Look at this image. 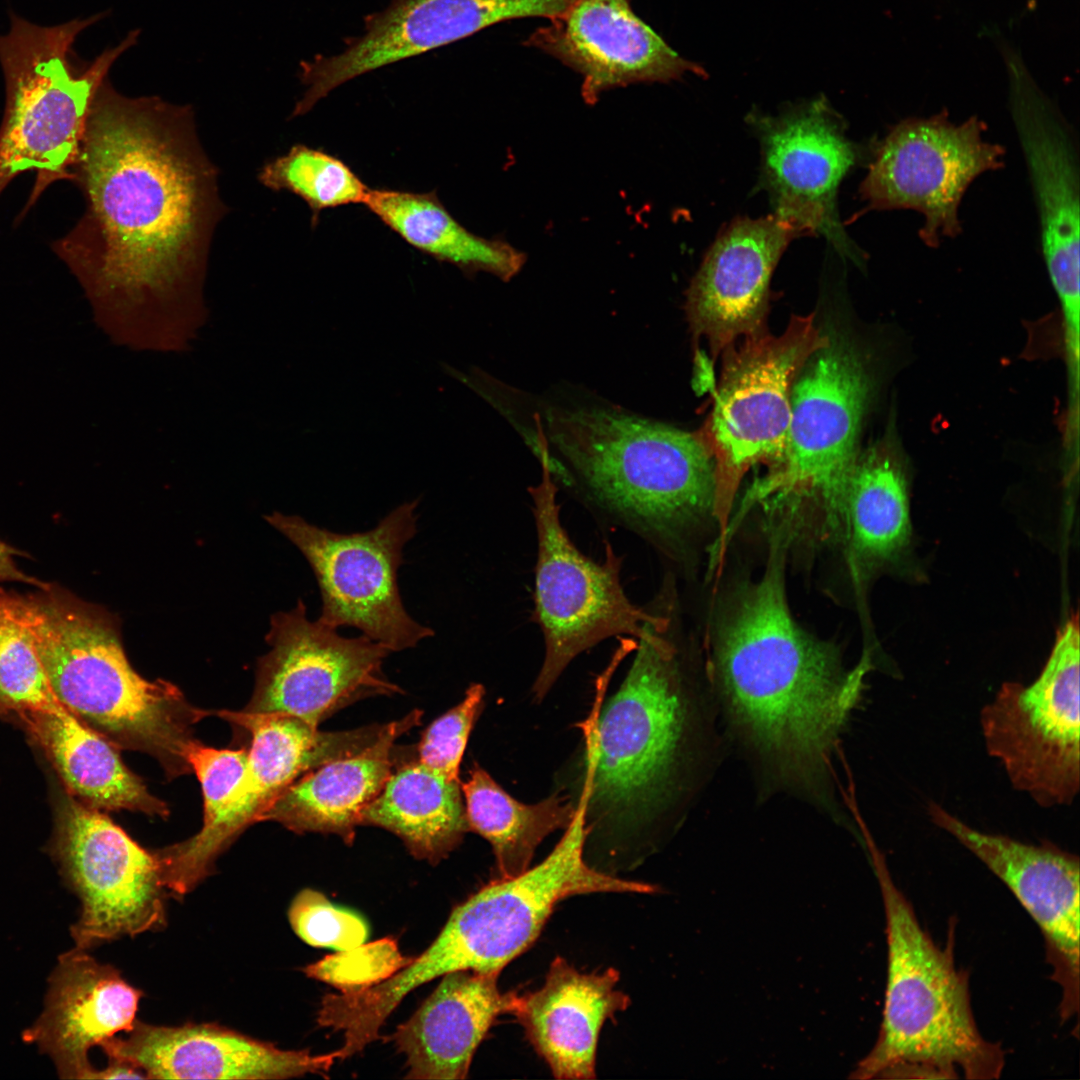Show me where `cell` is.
Instances as JSON below:
<instances>
[{
	"instance_id": "obj_1",
	"label": "cell",
	"mask_w": 1080,
	"mask_h": 1080,
	"mask_svg": "<svg viewBox=\"0 0 1080 1080\" xmlns=\"http://www.w3.org/2000/svg\"><path fill=\"white\" fill-rule=\"evenodd\" d=\"M73 175L86 210L52 248L101 325L120 339L128 320L201 314L209 245L226 208L191 106L126 97L105 79Z\"/></svg>"
},
{
	"instance_id": "obj_2",
	"label": "cell",
	"mask_w": 1080,
	"mask_h": 1080,
	"mask_svg": "<svg viewBox=\"0 0 1080 1080\" xmlns=\"http://www.w3.org/2000/svg\"><path fill=\"white\" fill-rule=\"evenodd\" d=\"M651 603L624 679L586 721L571 784L557 788L583 801L584 855L653 851L673 832L689 791L697 707L671 605L661 596Z\"/></svg>"
},
{
	"instance_id": "obj_3",
	"label": "cell",
	"mask_w": 1080,
	"mask_h": 1080,
	"mask_svg": "<svg viewBox=\"0 0 1080 1080\" xmlns=\"http://www.w3.org/2000/svg\"><path fill=\"white\" fill-rule=\"evenodd\" d=\"M763 575L746 584L718 621L712 674L728 716L782 779L814 787L871 669L845 671L839 650L804 631L785 591L787 541L772 534Z\"/></svg>"
},
{
	"instance_id": "obj_4",
	"label": "cell",
	"mask_w": 1080,
	"mask_h": 1080,
	"mask_svg": "<svg viewBox=\"0 0 1080 1080\" xmlns=\"http://www.w3.org/2000/svg\"><path fill=\"white\" fill-rule=\"evenodd\" d=\"M547 435L603 520L675 557L709 517L716 474L697 432L606 407H551Z\"/></svg>"
},
{
	"instance_id": "obj_5",
	"label": "cell",
	"mask_w": 1080,
	"mask_h": 1080,
	"mask_svg": "<svg viewBox=\"0 0 1080 1080\" xmlns=\"http://www.w3.org/2000/svg\"><path fill=\"white\" fill-rule=\"evenodd\" d=\"M4 596L68 711L112 744L151 754L170 776L190 771L185 748L207 713L172 683L148 681L132 668L116 617L52 584Z\"/></svg>"
},
{
	"instance_id": "obj_6",
	"label": "cell",
	"mask_w": 1080,
	"mask_h": 1080,
	"mask_svg": "<svg viewBox=\"0 0 1080 1080\" xmlns=\"http://www.w3.org/2000/svg\"><path fill=\"white\" fill-rule=\"evenodd\" d=\"M865 840L884 906L887 981L878 1037L850 1078L998 1079L1004 1051L977 1027L968 976L956 967L952 945L934 943L884 855L870 835Z\"/></svg>"
},
{
	"instance_id": "obj_7",
	"label": "cell",
	"mask_w": 1080,
	"mask_h": 1080,
	"mask_svg": "<svg viewBox=\"0 0 1080 1080\" xmlns=\"http://www.w3.org/2000/svg\"><path fill=\"white\" fill-rule=\"evenodd\" d=\"M873 389L866 363L849 342L830 338L798 373L781 458L749 487L743 506L780 521L775 530L842 539L849 483L862 420Z\"/></svg>"
},
{
	"instance_id": "obj_8",
	"label": "cell",
	"mask_w": 1080,
	"mask_h": 1080,
	"mask_svg": "<svg viewBox=\"0 0 1080 1080\" xmlns=\"http://www.w3.org/2000/svg\"><path fill=\"white\" fill-rule=\"evenodd\" d=\"M103 15L44 27L11 13L10 30L0 35L6 85L0 126V194L19 174L35 171L26 209L50 184L74 179L93 98L113 63L137 43L139 31L133 30L92 62H76V37Z\"/></svg>"
},
{
	"instance_id": "obj_9",
	"label": "cell",
	"mask_w": 1080,
	"mask_h": 1080,
	"mask_svg": "<svg viewBox=\"0 0 1080 1080\" xmlns=\"http://www.w3.org/2000/svg\"><path fill=\"white\" fill-rule=\"evenodd\" d=\"M815 314L793 315L785 331L745 337L723 352L711 412L697 434L713 458L716 518L725 520L744 475L782 456L791 419L793 383L830 337Z\"/></svg>"
},
{
	"instance_id": "obj_10",
	"label": "cell",
	"mask_w": 1080,
	"mask_h": 1080,
	"mask_svg": "<svg viewBox=\"0 0 1080 1080\" xmlns=\"http://www.w3.org/2000/svg\"><path fill=\"white\" fill-rule=\"evenodd\" d=\"M542 479L529 489L537 537L534 618L544 641V656L531 688L544 700L581 653L616 636L640 635L653 615L652 603L639 606L621 582V559L606 545L605 559L583 554L561 520L557 486L541 458Z\"/></svg>"
},
{
	"instance_id": "obj_11",
	"label": "cell",
	"mask_w": 1080,
	"mask_h": 1080,
	"mask_svg": "<svg viewBox=\"0 0 1080 1080\" xmlns=\"http://www.w3.org/2000/svg\"><path fill=\"white\" fill-rule=\"evenodd\" d=\"M418 502H405L374 528L349 534L298 515L265 516L309 563L320 590V622L335 629L357 628L391 652L414 648L434 635L407 612L397 580L403 549L417 532Z\"/></svg>"
},
{
	"instance_id": "obj_12",
	"label": "cell",
	"mask_w": 1080,
	"mask_h": 1080,
	"mask_svg": "<svg viewBox=\"0 0 1080 1080\" xmlns=\"http://www.w3.org/2000/svg\"><path fill=\"white\" fill-rule=\"evenodd\" d=\"M1079 657L1074 616L1035 681L1004 683L980 712L987 753L1014 789L1046 808L1070 805L1080 788Z\"/></svg>"
},
{
	"instance_id": "obj_13",
	"label": "cell",
	"mask_w": 1080,
	"mask_h": 1080,
	"mask_svg": "<svg viewBox=\"0 0 1080 1080\" xmlns=\"http://www.w3.org/2000/svg\"><path fill=\"white\" fill-rule=\"evenodd\" d=\"M252 737L245 771L227 800L188 840L156 851L161 877L175 898L194 890L212 871L218 855L299 776L332 760L359 752L378 737V727L322 732L295 716L221 711Z\"/></svg>"
},
{
	"instance_id": "obj_14",
	"label": "cell",
	"mask_w": 1080,
	"mask_h": 1080,
	"mask_svg": "<svg viewBox=\"0 0 1080 1080\" xmlns=\"http://www.w3.org/2000/svg\"><path fill=\"white\" fill-rule=\"evenodd\" d=\"M983 121L954 124L945 111L893 126L877 145L860 185L867 210H915L919 237L930 248L962 231L959 207L981 174L1003 167L1004 148L984 139Z\"/></svg>"
},
{
	"instance_id": "obj_15",
	"label": "cell",
	"mask_w": 1080,
	"mask_h": 1080,
	"mask_svg": "<svg viewBox=\"0 0 1080 1080\" xmlns=\"http://www.w3.org/2000/svg\"><path fill=\"white\" fill-rule=\"evenodd\" d=\"M56 854L81 902L72 926L76 948L87 950L166 925L159 860L99 809L69 796L60 808Z\"/></svg>"
},
{
	"instance_id": "obj_16",
	"label": "cell",
	"mask_w": 1080,
	"mask_h": 1080,
	"mask_svg": "<svg viewBox=\"0 0 1080 1080\" xmlns=\"http://www.w3.org/2000/svg\"><path fill=\"white\" fill-rule=\"evenodd\" d=\"M308 618L299 599L289 611L271 616L259 658L256 686L246 711L295 716L318 727L331 713L364 696L400 689L384 675L391 651L365 635L344 637Z\"/></svg>"
},
{
	"instance_id": "obj_17",
	"label": "cell",
	"mask_w": 1080,
	"mask_h": 1080,
	"mask_svg": "<svg viewBox=\"0 0 1080 1080\" xmlns=\"http://www.w3.org/2000/svg\"><path fill=\"white\" fill-rule=\"evenodd\" d=\"M577 0H390L366 17L360 36L334 55L300 64L306 90L296 110L306 114L340 85L389 64L468 37L496 23L525 17L548 20Z\"/></svg>"
},
{
	"instance_id": "obj_18",
	"label": "cell",
	"mask_w": 1080,
	"mask_h": 1080,
	"mask_svg": "<svg viewBox=\"0 0 1080 1080\" xmlns=\"http://www.w3.org/2000/svg\"><path fill=\"white\" fill-rule=\"evenodd\" d=\"M928 815L977 857L1014 894L1045 940L1052 979L1059 984L1062 1021L1079 1009L1080 861L1050 841L1028 844L979 831L936 802Z\"/></svg>"
},
{
	"instance_id": "obj_19",
	"label": "cell",
	"mask_w": 1080,
	"mask_h": 1080,
	"mask_svg": "<svg viewBox=\"0 0 1080 1080\" xmlns=\"http://www.w3.org/2000/svg\"><path fill=\"white\" fill-rule=\"evenodd\" d=\"M758 122L764 184L775 202V214L806 235L824 234L841 253L862 260L836 211L839 184L854 166L857 151L825 98Z\"/></svg>"
},
{
	"instance_id": "obj_20",
	"label": "cell",
	"mask_w": 1080,
	"mask_h": 1080,
	"mask_svg": "<svg viewBox=\"0 0 1080 1080\" xmlns=\"http://www.w3.org/2000/svg\"><path fill=\"white\" fill-rule=\"evenodd\" d=\"M806 235L777 214L737 218L707 252L687 292L685 310L696 344L704 340L714 363L742 338L763 333L769 284L781 255Z\"/></svg>"
},
{
	"instance_id": "obj_21",
	"label": "cell",
	"mask_w": 1080,
	"mask_h": 1080,
	"mask_svg": "<svg viewBox=\"0 0 1080 1080\" xmlns=\"http://www.w3.org/2000/svg\"><path fill=\"white\" fill-rule=\"evenodd\" d=\"M633 0H577L537 28L524 45L558 59L582 76L581 95L595 104L608 90L666 83L705 69L681 57L633 11Z\"/></svg>"
},
{
	"instance_id": "obj_22",
	"label": "cell",
	"mask_w": 1080,
	"mask_h": 1080,
	"mask_svg": "<svg viewBox=\"0 0 1080 1080\" xmlns=\"http://www.w3.org/2000/svg\"><path fill=\"white\" fill-rule=\"evenodd\" d=\"M1012 118L1036 203L1042 253L1061 305L1064 335L1080 334V168L1064 118L1032 90L1016 86Z\"/></svg>"
},
{
	"instance_id": "obj_23",
	"label": "cell",
	"mask_w": 1080,
	"mask_h": 1080,
	"mask_svg": "<svg viewBox=\"0 0 1080 1080\" xmlns=\"http://www.w3.org/2000/svg\"><path fill=\"white\" fill-rule=\"evenodd\" d=\"M108 1058L138 1067L146 1079H287L327 1074L337 1051L282 1050L212 1023L159 1026L136 1020L126 1036L100 1044Z\"/></svg>"
},
{
	"instance_id": "obj_24",
	"label": "cell",
	"mask_w": 1080,
	"mask_h": 1080,
	"mask_svg": "<svg viewBox=\"0 0 1080 1080\" xmlns=\"http://www.w3.org/2000/svg\"><path fill=\"white\" fill-rule=\"evenodd\" d=\"M142 996L118 969L75 948L60 957L45 1008L24 1040L47 1053L62 1078L95 1079L90 1049L133 1028Z\"/></svg>"
},
{
	"instance_id": "obj_25",
	"label": "cell",
	"mask_w": 1080,
	"mask_h": 1080,
	"mask_svg": "<svg viewBox=\"0 0 1080 1080\" xmlns=\"http://www.w3.org/2000/svg\"><path fill=\"white\" fill-rule=\"evenodd\" d=\"M619 972L584 973L557 956L544 984L520 995L514 1017L535 1052L561 1080L596 1077V1051L604 1023L630 1005L617 989Z\"/></svg>"
},
{
	"instance_id": "obj_26",
	"label": "cell",
	"mask_w": 1080,
	"mask_h": 1080,
	"mask_svg": "<svg viewBox=\"0 0 1080 1080\" xmlns=\"http://www.w3.org/2000/svg\"><path fill=\"white\" fill-rule=\"evenodd\" d=\"M498 974L459 970L440 984L391 1040L406 1058L408 1079H465L473 1056L496 1019L514 1014L515 992H502Z\"/></svg>"
},
{
	"instance_id": "obj_27",
	"label": "cell",
	"mask_w": 1080,
	"mask_h": 1080,
	"mask_svg": "<svg viewBox=\"0 0 1080 1080\" xmlns=\"http://www.w3.org/2000/svg\"><path fill=\"white\" fill-rule=\"evenodd\" d=\"M421 716V711H412L386 724L379 737L366 748L304 774L281 793L258 821H276L298 833H332L351 844L363 811L392 773L394 742L418 725Z\"/></svg>"
},
{
	"instance_id": "obj_28",
	"label": "cell",
	"mask_w": 1080,
	"mask_h": 1080,
	"mask_svg": "<svg viewBox=\"0 0 1080 1080\" xmlns=\"http://www.w3.org/2000/svg\"><path fill=\"white\" fill-rule=\"evenodd\" d=\"M18 715L73 797L99 810L168 815L165 803L125 766L112 743L63 705Z\"/></svg>"
},
{
	"instance_id": "obj_29",
	"label": "cell",
	"mask_w": 1080,
	"mask_h": 1080,
	"mask_svg": "<svg viewBox=\"0 0 1080 1080\" xmlns=\"http://www.w3.org/2000/svg\"><path fill=\"white\" fill-rule=\"evenodd\" d=\"M893 435L859 454L846 497L841 542L858 574L900 558L911 540L908 481Z\"/></svg>"
},
{
	"instance_id": "obj_30",
	"label": "cell",
	"mask_w": 1080,
	"mask_h": 1080,
	"mask_svg": "<svg viewBox=\"0 0 1080 1080\" xmlns=\"http://www.w3.org/2000/svg\"><path fill=\"white\" fill-rule=\"evenodd\" d=\"M361 824L395 833L415 858L431 864L446 858L470 831L459 779L418 760L390 774Z\"/></svg>"
},
{
	"instance_id": "obj_31",
	"label": "cell",
	"mask_w": 1080,
	"mask_h": 1080,
	"mask_svg": "<svg viewBox=\"0 0 1080 1080\" xmlns=\"http://www.w3.org/2000/svg\"><path fill=\"white\" fill-rule=\"evenodd\" d=\"M364 205L409 245L466 275L485 272L508 281L526 262V255L508 242L467 230L434 191L369 189Z\"/></svg>"
},
{
	"instance_id": "obj_32",
	"label": "cell",
	"mask_w": 1080,
	"mask_h": 1080,
	"mask_svg": "<svg viewBox=\"0 0 1080 1080\" xmlns=\"http://www.w3.org/2000/svg\"><path fill=\"white\" fill-rule=\"evenodd\" d=\"M461 789L470 831L490 843L499 878L529 868L541 842L557 830H566L576 812L573 800L557 789L537 803L524 804L478 765Z\"/></svg>"
},
{
	"instance_id": "obj_33",
	"label": "cell",
	"mask_w": 1080,
	"mask_h": 1080,
	"mask_svg": "<svg viewBox=\"0 0 1080 1080\" xmlns=\"http://www.w3.org/2000/svg\"><path fill=\"white\" fill-rule=\"evenodd\" d=\"M259 180L274 190H287L303 199L316 225L321 211L349 204H364L369 189L339 158L322 150L295 145L268 162Z\"/></svg>"
},
{
	"instance_id": "obj_34",
	"label": "cell",
	"mask_w": 1080,
	"mask_h": 1080,
	"mask_svg": "<svg viewBox=\"0 0 1080 1080\" xmlns=\"http://www.w3.org/2000/svg\"><path fill=\"white\" fill-rule=\"evenodd\" d=\"M0 705L17 714L54 710L53 693L27 629L12 615L0 588Z\"/></svg>"
},
{
	"instance_id": "obj_35",
	"label": "cell",
	"mask_w": 1080,
	"mask_h": 1080,
	"mask_svg": "<svg viewBox=\"0 0 1080 1080\" xmlns=\"http://www.w3.org/2000/svg\"><path fill=\"white\" fill-rule=\"evenodd\" d=\"M288 920L295 934L313 947L348 952L362 946L369 935L368 925L358 913L310 888L294 897Z\"/></svg>"
},
{
	"instance_id": "obj_36",
	"label": "cell",
	"mask_w": 1080,
	"mask_h": 1080,
	"mask_svg": "<svg viewBox=\"0 0 1080 1080\" xmlns=\"http://www.w3.org/2000/svg\"><path fill=\"white\" fill-rule=\"evenodd\" d=\"M484 695L481 684H472L457 706L425 730L417 748V760L450 778L459 779L460 763Z\"/></svg>"
},
{
	"instance_id": "obj_37",
	"label": "cell",
	"mask_w": 1080,
	"mask_h": 1080,
	"mask_svg": "<svg viewBox=\"0 0 1080 1080\" xmlns=\"http://www.w3.org/2000/svg\"><path fill=\"white\" fill-rule=\"evenodd\" d=\"M248 751L215 749L194 739L186 746L184 757L196 774L203 794V823L210 821L240 781L247 764Z\"/></svg>"
},
{
	"instance_id": "obj_38",
	"label": "cell",
	"mask_w": 1080,
	"mask_h": 1080,
	"mask_svg": "<svg viewBox=\"0 0 1080 1080\" xmlns=\"http://www.w3.org/2000/svg\"><path fill=\"white\" fill-rule=\"evenodd\" d=\"M19 553L17 550L0 540V582L18 581L45 589L49 583L42 582L22 572L15 563L14 557Z\"/></svg>"
},
{
	"instance_id": "obj_39",
	"label": "cell",
	"mask_w": 1080,
	"mask_h": 1080,
	"mask_svg": "<svg viewBox=\"0 0 1080 1080\" xmlns=\"http://www.w3.org/2000/svg\"><path fill=\"white\" fill-rule=\"evenodd\" d=\"M95 1079H146L142 1070L133 1064L116 1058H108L104 1069H97Z\"/></svg>"
}]
</instances>
